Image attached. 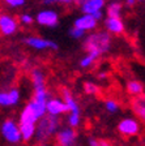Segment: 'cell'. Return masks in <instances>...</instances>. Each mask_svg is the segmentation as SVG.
Instances as JSON below:
<instances>
[{
  "label": "cell",
  "mask_w": 145,
  "mask_h": 146,
  "mask_svg": "<svg viewBox=\"0 0 145 146\" xmlns=\"http://www.w3.org/2000/svg\"><path fill=\"white\" fill-rule=\"evenodd\" d=\"M0 136L8 143H20L22 141L20 127L12 119H7L0 124Z\"/></svg>",
  "instance_id": "cell-3"
},
{
  "label": "cell",
  "mask_w": 145,
  "mask_h": 146,
  "mask_svg": "<svg viewBox=\"0 0 145 146\" xmlns=\"http://www.w3.org/2000/svg\"><path fill=\"white\" fill-rule=\"evenodd\" d=\"M85 33H86L85 30H82V29H80V27L75 26V25H73V26L69 29V31H68L69 36L73 38V39H81V38H84Z\"/></svg>",
  "instance_id": "cell-24"
},
{
  "label": "cell",
  "mask_w": 145,
  "mask_h": 146,
  "mask_svg": "<svg viewBox=\"0 0 145 146\" xmlns=\"http://www.w3.org/2000/svg\"><path fill=\"white\" fill-rule=\"evenodd\" d=\"M77 132H76V128H61V129H57L56 134H55V138H56V143L60 146H73L77 142Z\"/></svg>",
  "instance_id": "cell-5"
},
{
  "label": "cell",
  "mask_w": 145,
  "mask_h": 146,
  "mask_svg": "<svg viewBox=\"0 0 145 146\" xmlns=\"http://www.w3.org/2000/svg\"><path fill=\"white\" fill-rule=\"evenodd\" d=\"M27 106L31 108V111H33L34 113H35V116L38 119L42 117L43 115H46V102H41V100H37V99H31L29 103H27Z\"/></svg>",
  "instance_id": "cell-17"
},
{
  "label": "cell",
  "mask_w": 145,
  "mask_h": 146,
  "mask_svg": "<svg viewBox=\"0 0 145 146\" xmlns=\"http://www.w3.org/2000/svg\"><path fill=\"white\" fill-rule=\"evenodd\" d=\"M105 27L106 30L111 34L120 35V34L124 33V22L120 17H110V16H107V18L105 20Z\"/></svg>",
  "instance_id": "cell-13"
},
{
  "label": "cell",
  "mask_w": 145,
  "mask_h": 146,
  "mask_svg": "<svg viewBox=\"0 0 145 146\" xmlns=\"http://www.w3.org/2000/svg\"><path fill=\"white\" fill-rule=\"evenodd\" d=\"M38 121V117L35 116V113L31 111V108L29 106H25L24 110L21 111V113H20V119H18V123H33V124H35V123Z\"/></svg>",
  "instance_id": "cell-18"
},
{
  "label": "cell",
  "mask_w": 145,
  "mask_h": 146,
  "mask_svg": "<svg viewBox=\"0 0 145 146\" xmlns=\"http://www.w3.org/2000/svg\"><path fill=\"white\" fill-rule=\"evenodd\" d=\"M136 1H140V3H141V1H144V0H136Z\"/></svg>",
  "instance_id": "cell-37"
},
{
  "label": "cell",
  "mask_w": 145,
  "mask_h": 146,
  "mask_svg": "<svg viewBox=\"0 0 145 146\" xmlns=\"http://www.w3.org/2000/svg\"><path fill=\"white\" fill-rule=\"evenodd\" d=\"M84 90H85V93L89 95H96L100 93V88H98L94 82H90V81L84 84Z\"/></svg>",
  "instance_id": "cell-26"
},
{
  "label": "cell",
  "mask_w": 145,
  "mask_h": 146,
  "mask_svg": "<svg viewBox=\"0 0 145 146\" xmlns=\"http://www.w3.org/2000/svg\"><path fill=\"white\" fill-rule=\"evenodd\" d=\"M97 59H98V58H96L94 55H92V54H89V52H88V54L85 55L84 58L80 60V67H81V68H89V67H92V65H93V63L97 60Z\"/></svg>",
  "instance_id": "cell-23"
},
{
  "label": "cell",
  "mask_w": 145,
  "mask_h": 146,
  "mask_svg": "<svg viewBox=\"0 0 145 146\" xmlns=\"http://www.w3.org/2000/svg\"><path fill=\"white\" fill-rule=\"evenodd\" d=\"M98 145L105 146V145H109V142H107V141H98Z\"/></svg>",
  "instance_id": "cell-36"
},
{
  "label": "cell",
  "mask_w": 145,
  "mask_h": 146,
  "mask_svg": "<svg viewBox=\"0 0 145 146\" xmlns=\"http://www.w3.org/2000/svg\"><path fill=\"white\" fill-rule=\"evenodd\" d=\"M46 112L50 115L60 116L68 112V107H67L65 102L59 98H48L46 102Z\"/></svg>",
  "instance_id": "cell-9"
},
{
  "label": "cell",
  "mask_w": 145,
  "mask_h": 146,
  "mask_svg": "<svg viewBox=\"0 0 145 146\" xmlns=\"http://www.w3.org/2000/svg\"><path fill=\"white\" fill-rule=\"evenodd\" d=\"M11 99H9L8 91H0V107H9Z\"/></svg>",
  "instance_id": "cell-28"
},
{
  "label": "cell",
  "mask_w": 145,
  "mask_h": 146,
  "mask_svg": "<svg viewBox=\"0 0 145 146\" xmlns=\"http://www.w3.org/2000/svg\"><path fill=\"white\" fill-rule=\"evenodd\" d=\"M60 128V120L55 115L46 113L38 119L35 123V134L34 140L38 143H47L52 137L56 134L57 129Z\"/></svg>",
  "instance_id": "cell-1"
},
{
  "label": "cell",
  "mask_w": 145,
  "mask_h": 146,
  "mask_svg": "<svg viewBox=\"0 0 145 146\" xmlns=\"http://www.w3.org/2000/svg\"><path fill=\"white\" fill-rule=\"evenodd\" d=\"M34 99L41 100V102H47V99L50 98L46 86H38V88H34Z\"/></svg>",
  "instance_id": "cell-20"
},
{
  "label": "cell",
  "mask_w": 145,
  "mask_h": 146,
  "mask_svg": "<svg viewBox=\"0 0 145 146\" xmlns=\"http://www.w3.org/2000/svg\"><path fill=\"white\" fill-rule=\"evenodd\" d=\"M8 94H9V99H11V106H16V104H18V102H20V99H21L20 90L16 89V88H13L8 91Z\"/></svg>",
  "instance_id": "cell-25"
},
{
  "label": "cell",
  "mask_w": 145,
  "mask_h": 146,
  "mask_svg": "<svg viewBox=\"0 0 145 146\" xmlns=\"http://www.w3.org/2000/svg\"><path fill=\"white\" fill-rule=\"evenodd\" d=\"M88 143L90 146H98V140H96L94 137H89V138H88Z\"/></svg>",
  "instance_id": "cell-33"
},
{
  "label": "cell",
  "mask_w": 145,
  "mask_h": 146,
  "mask_svg": "<svg viewBox=\"0 0 145 146\" xmlns=\"http://www.w3.org/2000/svg\"><path fill=\"white\" fill-rule=\"evenodd\" d=\"M37 24L46 27H55L59 25V13L54 9H43L35 16Z\"/></svg>",
  "instance_id": "cell-6"
},
{
  "label": "cell",
  "mask_w": 145,
  "mask_h": 146,
  "mask_svg": "<svg viewBox=\"0 0 145 146\" xmlns=\"http://www.w3.org/2000/svg\"><path fill=\"white\" fill-rule=\"evenodd\" d=\"M105 108L107 112L110 113H115L119 111V104L116 100H112V99H107L105 102Z\"/></svg>",
  "instance_id": "cell-27"
},
{
  "label": "cell",
  "mask_w": 145,
  "mask_h": 146,
  "mask_svg": "<svg viewBox=\"0 0 145 146\" xmlns=\"http://www.w3.org/2000/svg\"><path fill=\"white\" fill-rule=\"evenodd\" d=\"M73 25L80 27V29H82V30H85V31H92L97 27L98 21H97L92 15H89V13H82L80 17H77L75 20Z\"/></svg>",
  "instance_id": "cell-10"
},
{
  "label": "cell",
  "mask_w": 145,
  "mask_h": 146,
  "mask_svg": "<svg viewBox=\"0 0 145 146\" xmlns=\"http://www.w3.org/2000/svg\"><path fill=\"white\" fill-rule=\"evenodd\" d=\"M141 131V124L139 119L126 117L120 120L118 124V132L123 137H135Z\"/></svg>",
  "instance_id": "cell-4"
},
{
  "label": "cell",
  "mask_w": 145,
  "mask_h": 146,
  "mask_svg": "<svg viewBox=\"0 0 145 146\" xmlns=\"http://www.w3.org/2000/svg\"><path fill=\"white\" fill-rule=\"evenodd\" d=\"M25 44L31 47L34 50H38V51H45V50H57L59 46L56 42L50 39H46V38H41V36H27L25 38Z\"/></svg>",
  "instance_id": "cell-7"
},
{
  "label": "cell",
  "mask_w": 145,
  "mask_h": 146,
  "mask_svg": "<svg viewBox=\"0 0 145 146\" xmlns=\"http://www.w3.org/2000/svg\"><path fill=\"white\" fill-rule=\"evenodd\" d=\"M20 21L24 25H30V24H33L34 18H33V16L29 15V13H22V15L20 16Z\"/></svg>",
  "instance_id": "cell-30"
},
{
  "label": "cell",
  "mask_w": 145,
  "mask_h": 146,
  "mask_svg": "<svg viewBox=\"0 0 145 146\" xmlns=\"http://www.w3.org/2000/svg\"><path fill=\"white\" fill-rule=\"evenodd\" d=\"M68 125L72 128H77L80 124H81V113L80 111H75V112H71L69 116H68Z\"/></svg>",
  "instance_id": "cell-22"
},
{
  "label": "cell",
  "mask_w": 145,
  "mask_h": 146,
  "mask_svg": "<svg viewBox=\"0 0 145 146\" xmlns=\"http://www.w3.org/2000/svg\"><path fill=\"white\" fill-rule=\"evenodd\" d=\"M127 93L130 95H139L144 93V85L137 80H131L127 82Z\"/></svg>",
  "instance_id": "cell-19"
},
{
  "label": "cell",
  "mask_w": 145,
  "mask_h": 146,
  "mask_svg": "<svg viewBox=\"0 0 145 146\" xmlns=\"http://www.w3.org/2000/svg\"><path fill=\"white\" fill-rule=\"evenodd\" d=\"M98 77H100L101 80H103V78H105V77H107V74H106L105 72H101V73H100V76H98Z\"/></svg>",
  "instance_id": "cell-35"
},
{
  "label": "cell",
  "mask_w": 145,
  "mask_h": 146,
  "mask_svg": "<svg viewBox=\"0 0 145 146\" xmlns=\"http://www.w3.org/2000/svg\"><path fill=\"white\" fill-rule=\"evenodd\" d=\"M92 16L96 18L97 21H100V20H102V18H103V12H102V11H97V12L92 13Z\"/></svg>",
  "instance_id": "cell-32"
},
{
  "label": "cell",
  "mask_w": 145,
  "mask_h": 146,
  "mask_svg": "<svg viewBox=\"0 0 145 146\" xmlns=\"http://www.w3.org/2000/svg\"><path fill=\"white\" fill-rule=\"evenodd\" d=\"M126 3H127V5L132 7V5H135V4H136V0H126Z\"/></svg>",
  "instance_id": "cell-34"
},
{
  "label": "cell",
  "mask_w": 145,
  "mask_h": 146,
  "mask_svg": "<svg viewBox=\"0 0 145 146\" xmlns=\"http://www.w3.org/2000/svg\"><path fill=\"white\" fill-rule=\"evenodd\" d=\"M80 4V9L82 13H92L97 11H102L105 8L106 0H76Z\"/></svg>",
  "instance_id": "cell-11"
},
{
  "label": "cell",
  "mask_w": 145,
  "mask_h": 146,
  "mask_svg": "<svg viewBox=\"0 0 145 146\" xmlns=\"http://www.w3.org/2000/svg\"><path fill=\"white\" fill-rule=\"evenodd\" d=\"M18 30V21L8 13H0V34L1 35H13Z\"/></svg>",
  "instance_id": "cell-8"
},
{
  "label": "cell",
  "mask_w": 145,
  "mask_h": 146,
  "mask_svg": "<svg viewBox=\"0 0 145 146\" xmlns=\"http://www.w3.org/2000/svg\"><path fill=\"white\" fill-rule=\"evenodd\" d=\"M18 127H20L22 142H30L31 140H34L35 124H33V123H18Z\"/></svg>",
  "instance_id": "cell-14"
},
{
  "label": "cell",
  "mask_w": 145,
  "mask_h": 146,
  "mask_svg": "<svg viewBox=\"0 0 145 146\" xmlns=\"http://www.w3.org/2000/svg\"><path fill=\"white\" fill-rule=\"evenodd\" d=\"M122 8L123 7H122L120 3H110L107 5V9H106L107 16H110V17H120Z\"/></svg>",
  "instance_id": "cell-21"
},
{
  "label": "cell",
  "mask_w": 145,
  "mask_h": 146,
  "mask_svg": "<svg viewBox=\"0 0 145 146\" xmlns=\"http://www.w3.org/2000/svg\"><path fill=\"white\" fill-rule=\"evenodd\" d=\"M131 107L140 121L145 123V93L135 95V98L131 102Z\"/></svg>",
  "instance_id": "cell-12"
},
{
  "label": "cell",
  "mask_w": 145,
  "mask_h": 146,
  "mask_svg": "<svg viewBox=\"0 0 145 146\" xmlns=\"http://www.w3.org/2000/svg\"><path fill=\"white\" fill-rule=\"evenodd\" d=\"M110 47H111V36L107 30L96 31V33L86 36L84 42L85 51L94 55L96 58H100L101 55L107 52Z\"/></svg>",
  "instance_id": "cell-2"
},
{
  "label": "cell",
  "mask_w": 145,
  "mask_h": 146,
  "mask_svg": "<svg viewBox=\"0 0 145 146\" xmlns=\"http://www.w3.org/2000/svg\"><path fill=\"white\" fill-rule=\"evenodd\" d=\"M4 3L11 8H20L26 3V0H4Z\"/></svg>",
  "instance_id": "cell-29"
},
{
  "label": "cell",
  "mask_w": 145,
  "mask_h": 146,
  "mask_svg": "<svg viewBox=\"0 0 145 146\" xmlns=\"http://www.w3.org/2000/svg\"><path fill=\"white\" fill-rule=\"evenodd\" d=\"M61 95H63V99L65 102L67 107H68V111L69 112H75V111H80V106L77 103V100L72 97V93L69 91V89L63 88L61 89Z\"/></svg>",
  "instance_id": "cell-15"
},
{
  "label": "cell",
  "mask_w": 145,
  "mask_h": 146,
  "mask_svg": "<svg viewBox=\"0 0 145 146\" xmlns=\"http://www.w3.org/2000/svg\"><path fill=\"white\" fill-rule=\"evenodd\" d=\"M30 78H31V84H33L34 88L46 86V74L41 68H33V69H31Z\"/></svg>",
  "instance_id": "cell-16"
},
{
  "label": "cell",
  "mask_w": 145,
  "mask_h": 146,
  "mask_svg": "<svg viewBox=\"0 0 145 146\" xmlns=\"http://www.w3.org/2000/svg\"><path fill=\"white\" fill-rule=\"evenodd\" d=\"M73 0H43V4L48 5V4L52 3H60V4H71Z\"/></svg>",
  "instance_id": "cell-31"
}]
</instances>
